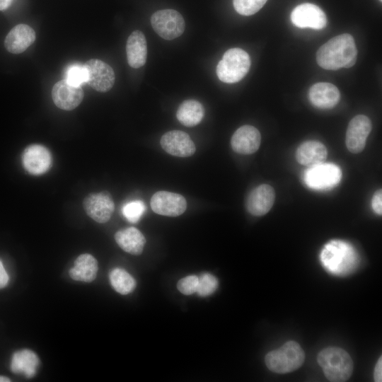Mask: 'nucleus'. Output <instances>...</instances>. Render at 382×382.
Instances as JSON below:
<instances>
[{
	"label": "nucleus",
	"instance_id": "nucleus-5",
	"mask_svg": "<svg viewBox=\"0 0 382 382\" xmlns=\"http://www.w3.org/2000/svg\"><path fill=\"white\" fill-rule=\"evenodd\" d=\"M250 67L249 54L241 48H231L223 55L216 66V75L226 83L238 82L248 74Z\"/></svg>",
	"mask_w": 382,
	"mask_h": 382
},
{
	"label": "nucleus",
	"instance_id": "nucleus-34",
	"mask_svg": "<svg viewBox=\"0 0 382 382\" xmlns=\"http://www.w3.org/2000/svg\"><path fill=\"white\" fill-rule=\"evenodd\" d=\"M8 279V275L0 260V289H2L7 285Z\"/></svg>",
	"mask_w": 382,
	"mask_h": 382
},
{
	"label": "nucleus",
	"instance_id": "nucleus-13",
	"mask_svg": "<svg viewBox=\"0 0 382 382\" xmlns=\"http://www.w3.org/2000/svg\"><path fill=\"white\" fill-rule=\"evenodd\" d=\"M160 144L166 153L177 157H189L196 151L190 137L180 130L166 132L161 138Z\"/></svg>",
	"mask_w": 382,
	"mask_h": 382
},
{
	"label": "nucleus",
	"instance_id": "nucleus-27",
	"mask_svg": "<svg viewBox=\"0 0 382 382\" xmlns=\"http://www.w3.org/2000/svg\"><path fill=\"white\" fill-rule=\"evenodd\" d=\"M64 79L76 86H81L86 83V71L84 64L75 63L69 65L66 69Z\"/></svg>",
	"mask_w": 382,
	"mask_h": 382
},
{
	"label": "nucleus",
	"instance_id": "nucleus-19",
	"mask_svg": "<svg viewBox=\"0 0 382 382\" xmlns=\"http://www.w3.org/2000/svg\"><path fill=\"white\" fill-rule=\"evenodd\" d=\"M35 37V30L30 26L18 24L6 35L4 46L9 52L20 54L34 42Z\"/></svg>",
	"mask_w": 382,
	"mask_h": 382
},
{
	"label": "nucleus",
	"instance_id": "nucleus-24",
	"mask_svg": "<svg viewBox=\"0 0 382 382\" xmlns=\"http://www.w3.org/2000/svg\"><path fill=\"white\" fill-rule=\"evenodd\" d=\"M37 354L30 349L16 352L12 357L11 370L15 374H23L27 378L33 377L39 365Z\"/></svg>",
	"mask_w": 382,
	"mask_h": 382
},
{
	"label": "nucleus",
	"instance_id": "nucleus-11",
	"mask_svg": "<svg viewBox=\"0 0 382 382\" xmlns=\"http://www.w3.org/2000/svg\"><path fill=\"white\" fill-rule=\"evenodd\" d=\"M371 129V121L367 116L359 115L354 117L346 132L345 143L347 149L353 154L362 151Z\"/></svg>",
	"mask_w": 382,
	"mask_h": 382
},
{
	"label": "nucleus",
	"instance_id": "nucleus-9",
	"mask_svg": "<svg viewBox=\"0 0 382 382\" xmlns=\"http://www.w3.org/2000/svg\"><path fill=\"white\" fill-rule=\"evenodd\" d=\"M83 206L86 214L100 224L108 221L115 209L112 197L107 191L91 193L83 199Z\"/></svg>",
	"mask_w": 382,
	"mask_h": 382
},
{
	"label": "nucleus",
	"instance_id": "nucleus-10",
	"mask_svg": "<svg viewBox=\"0 0 382 382\" xmlns=\"http://www.w3.org/2000/svg\"><path fill=\"white\" fill-rule=\"evenodd\" d=\"M151 207L156 214L175 217L185 212L187 202L180 194L163 190L158 191L152 195Z\"/></svg>",
	"mask_w": 382,
	"mask_h": 382
},
{
	"label": "nucleus",
	"instance_id": "nucleus-3",
	"mask_svg": "<svg viewBox=\"0 0 382 382\" xmlns=\"http://www.w3.org/2000/svg\"><path fill=\"white\" fill-rule=\"evenodd\" d=\"M317 360L330 381H346L352 374V359L345 350L340 347H330L321 350Z\"/></svg>",
	"mask_w": 382,
	"mask_h": 382
},
{
	"label": "nucleus",
	"instance_id": "nucleus-36",
	"mask_svg": "<svg viewBox=\"0 0 382 382\" xmlns=\"http://www.w3.org/2000/svg\"><path fill=\"white\" fill-rule=\"evenodd\" d=\"M8 381H11V380L8 378L4 376H0V382H8Z\"/></svg>",
	"mask_w": 382,
	"mask_h": 382
},
{
	"label": "nucleus",
	"instance_id": "nucleus-16",
	"mask_svg": "<svg viewBox=\"0 0 382 382\" xmlns=\"http://www.w3.org/2000/svg\"><path fill=\"white\" fill-rule=\"evenodd\" d=\"M275 200L274 188L267 184H262L254 188L248 195L245 202L248 212L253 216L266 214L272 207Z\"/></svg>",
	"mask_w": 382,
	"mask_h": 382
},
{
	"label": "nucleus",
	"instance_id": "nucleus-4",
	"mask_svg": "<svg viewBox=\"0 0 382 382\" xmlns=\"http://www.w3.org/2000/svg\"><path fill=\"white\" fill-rule=\"evenodd\" d=\"M305 353L299 343L289 341L279 348L268 352L265 358L267 367L277 374L292 372L303 364Z\"/></svg>",
	"mask_w": 382,
	"mask_h": 382
},
{
	"label": "nucleus",
	"instance_id": "nucleus-14",
	"mask_svg": "<svg viewBox=\"0 0 382 382\" xmlns=\"http://www.w3.org/2000/svg\"><path fill=\"white\" fill-rule=\"evenodd\" d=\"M54 103L64 110H71L82 102L83 91L81 86H74L65 79L57 82L52 89Z\"/></svg>",
	"mask_w": 382,
	"mask_h": 382
},
{
	"label": "nucleus",
	"instance_id": "nucleus-18",
	"mask_svg": "<svg viewBox=\"0 0 382 382\" xmlns=\"http://www.w3.org/2000/svg\"><path fill=\"white\" fill-rule=\"evenodd\" d=\"M308 96L313 105L320 109L332 108L340 99L338 88L332 83L327 82L313 84L309 90Z\"/></svg>",
	"mask_w": 382,
	"mask_h": 382
},
{
	"label": "nucleus",
	"instance_id": "nucleus-6",
	"mask_svg": "<svg viewBox=\"0 0 382 382\" xmlns=\"http://www.w3.org/2000/svg\"><path fill=\"white\" fill-rule=\"evenodd\" d=\"M151 24L154 31L167 40L180 37L185 28L183 17L173 9H163L155 12L151 16Z\"/></svg>",
	"mask_w": 382,
	"mask_h": 382
},
{
	"label": "nucleus",
	"instance_id": "nucleus-28",
	"mask_svg": "<svg viewBox=\"0 0 382 382\" xmlns=\"http://www.w3.org/2000/svg\"><path fill=\"white\" fill-rule=\"evenodd\" d=\"M146 210L141 200H133L125 204L122 208L123 216L131 223H137Z\"/></svg>",
	"mask_w": 382,
	"mask_h": 382
},
{
	"label": "nucleus",
	"instance_id": "nucleus-29",
	"mask_svg": "<svg viewBox=\"0 0 382 382\" xmlns=\"http://www.w3.org/2000/svg\"><path fill=\"white\" fill-rule=\"evenodd\" d=\"M267 0H233L235 10L241 15L251 16L257 13Z\"/></svg>",
	"mask_w": 382,
	"mask_h": 382
},
{
	"label": "nucleus",
	"instance_id": "nucleus-15",
	"mask_svg": "<svg viewBox=\"0 0 382 382\" xmlns=\"http://www.w3.org/2000/svg\"><path fill=\"white\" fill-rule=\"evenodd\" d=\"M22 162L25 169L32 175L46 173L52 162L51 154L44 146L33 144L28 146L22 155Z\"/></svg>",
	"mask_w": 382,
	"mask_h": 382
},
{
	"label": "nucleus",
	"instance_id": "nucleus-37",
	"mask_svg": "<svg viewBox=\"0 0 382 382\" xmlns=\"http://www.w3.org/2000/svg\"><path fill=\"white\" fill-rule=\"evenodd\" d=\"M380 1H382V0H380Z\"/></svg>",
	"mask_w": 382,
	"mask_h": 382
},
{
	"label": "nucleus",
	"instance_id": "nucleus-12",
	"mask_svg": "<svg viewBox=\"0 0 382 382\" xmlns=\"http://www.w3.org/2000/svg\"><path fill=\"white\" fill-rule=\"evenodd\" d=\"M293 24L301 28H310L321 30L327 25V17L318 6L304 3L295 7L291 13Z\"/></svg>",
	"mask_w": 382,
	"mask_h": 382
},
{
	"label": "nucleus",
	"instance_id": "nucleus-30",
	"mask_svg": "<svg viewBox=\"0 0 382 382\" xmlns=\"http://www.w3.org/2000/svg\"><path fill=\"white\" fill-rule=\"evenodd\" d=\"M198 286L197 293L202 297L212 294L218 288L217 279L209 273H203L198 277Z\"/></svg>",
	"mask_w": 382,
	"mask_h": 382
},
{
	"label": "nucleus",
	"instance_id": "nucleus-2",
	"mask_svg": "<svg viewBox=\"0 0 382 382\" xmlns=\"http://www.w3.org/2000/svg\"><path fill=\"white\" fill-rule=\"evenodd\" d=\"M320 257L325 269L337 276L350 274L359 263V257L354 248L342 241L328 243L323 248Z\"/></svg>",
	"mask_w": 382,
	"mask_h": 382
},
{
	"label": "nucleus",
	"instance_id": "nucleus-35",
	"mask_svg": "<svg viewBox=\"0 0 382 382\" xmlns=\"http://www.w3.org/2000/svg\"><path fill=\"white\" fill-rule=\"evenodd\" d=\"M13 1V0H0V11L6 10Z\"/></svg>",
	"mask_w": 382,
	"mask_h": 382
},
{
	"label": "nucleus",
	"instance_id": "nucleus-25",
	"mask_svg": "<svg viewBox=\"0 0 382 382\" xmlns=\"http://www.w3.org/2000/svg\"><path fill=\"white\" fill-rule=\"evenodd\" d=\"M204 109L203 105L195 100H186L178 107L176 117L178 121L186 127H194L203 119Z\"/></svg>",
	"mask_w": 382,
	"mask_h": 382
},
{
	"label": "nucleus",
	"instance_id": "nucleus-1",
	"mask_svg": "<svg viewBox=\"0 0 382 382\" xmlns=\"http://www.w3.org/2000/svg\"><path fill=\"white\" fill-rule=\"evenodd\" d=\"M357 57V49L353 37L345 33L323 45L316 53V61L324 69L337 70L354 66Z\"/></svg>",
	"mask_w": 382,
	"mask_h": 382
},
{
	"label": "nucleus",
	"instance_id": "nucleus-31",
	"mask_svg": "<svg viewBox=\"0 0 382 382\" xmlns=\"http://www.w3.org/2000/svg\"><path fill=\"white\" fill-rule=\"evenodd\" d=\"M198 280V277L196 275L185 277L178 281L177 288L182 294L191 295L197 291Z\"/></svg>",
	"mask_w": 382,
	"mask_h": 382
},
{
	"label": "nucleus",
	"instance_id": "nucleus-21",
	"mask_svg": "<svg viewBox=\"0 0 382 382\" xmlns=\"http://www.w3.org/2000/svg\"><path fill=\"white\" fill-rule=\"evenodd\" d=\"M327 156L326 147L317 141H307L302 143L296 152L297 161L308 167L323 163Z\"/></svg>",
	"mask_w": 382,
	"mask_h": 382
},
{
	"label": "nucleus",
	"instance_id": "nucleus-22",
	"mask_svg": "<svg viewBox=\"0 0 382 382\" xmlns=\"http://www.w3.org/2000/svg\"><path fill=\"white\" fill-rule=\"evenodd\" d=\"M117 245L125 252L138 255L144 250L146 239L142 233L135 227L121 229L115 234Z\"/></svg>",
	"mask_w": 382,
	"mask_h": 382
},
{
	"label": "nucleus",
	"instance_id": "nucleus-20",
	"mask_svg": "<svg viewBox=\"0 0 382 382\" xmlns=\"http://www.w3.org/2000/svg\"><path fill=\"white\" fill-rule=\"evenodd\" d=\"M126 52L129 65L138 69L146 61L147 47L144 35L139 30L133 31L127 40Z\"/></svg>",
	"mask_w": 382,
	"mask_h": 382
},
{
	"label": "nucleus",
	"instance_id": "nucleus-26",
	"mask_svg": "<svg viewBox=\"0 0 382 382\" xmlns=\"http://www.w3.org/2000/svg\"><path fill=\"white\" fill-rule=\"evenodd\" d=\"M109 279L113 289L122 295L132 292L136 287L134 277L122 268L117 267L111 270Z\"/></svg>",
	"mask_w": 382,
	"mask_h": 382
},
{
	"label": "nucleus",
	"instance_id": "nucleus-17",
	"mask_svg": "<svg viewBox=\"0 0 382 382\" xmlns=\"http://www.w3.org/2000/svg\"><path fill=\"white\" fill-rule=\"evenodd\" d=\"M261 135L257 128L243 125L236 130L231 139L232 149L237 154L249 155L260 147Z\"/></svg>",
	"mask_w": 382,
	"mask_h": 382
},
{
	"label": "nucleus",
	"instance_id": "nucleus-32",
	"mask_svg": "<svg viewBox=\"0 0 382 382\" xmlns=\"http://www.w3.org/2000/svg\"><path fill=\"white\" fill-rule=\"evenodd\" d=\"M371 205L373 210L378 215L382 214V191L381 189L378 190L373 195L371 199Z\"/></svg>",
	"mask_w": 382,
	"mask_h": 382
},
{
	"label": "nucleus",
	"instance_id": "nucleus-23",
	"mask_svg": "<svg viewBox=\"0 0 382 382\" xmlns=\"http://www.w3.org/2000/svg\"><path fill=\"white\" fill-rule=\"evenodd\" d=\"M98 265L96 259L91 254L80 255L74 261V267L69 270L70 277L75 281L93 282L97 275Z\"/></svg>",
	"mask_w": 382,
	"mask_h": 382
},
{
	"label": "nucleus",
	"instance_id": "nucleus-33",
	"mask_svg": "<svg viewBox=\"0 0 382 382\" xmlns=\"http://www.w3.org/2000/svg\"><path fill=\"white\" fill-rule=\"evenodd\" d=\"M374 378L376 382L382 381V358L380 357L376 364L374 374Z\"/></svg>",
	"mask_w": 382,
	"mask_h": 382
},
{
	"label": "nucleus",
	"instance_id": "nucleus-8",
	"mask_svg": "<svg viewBox=\"0 0 382 382\" xmlns=\"http://www.w3.org/2000/svg\"><path fill=\"white\" fill-rule=\"evenodd\" d=\"M86 83L94 90L107 92L110 90L115 80L112 68L102 60L91 59L84 64Z\"/></svg>",
	"mask_w": 382,
	"mask_h": 382
},
{
	"label": "nucleus",
	"instance_id": "nucleus-7",
	"mask_svg": "<svg viewBox=\"0 0 382 382\" xmlns=\"http://www.w3.org/2000/svg\"><path fill=\"white\" fill-rule=\"evenodd\" d=\"M342 177L340 168L333 163H322L309 167L305 172L306 185L315 190H326L339 183Z\"/></svg>",
	"mask_w": 382,
	"mask_h": 382
}]
</instances>
